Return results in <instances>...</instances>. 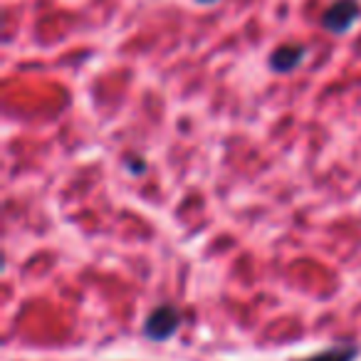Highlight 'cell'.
<instances>
[{
	"mask_svg": "<svg viewBox=\"0 0 361 361\" xmlns=\"http://www.w3.org/2000/svg\"><path fill=\"white\" fill-rule=\"evenodd\" d=\"M356 356L354 349H331V351H324L319 356H312V359H305V361H351Z\"/></svg>",
	"mask_w": 361,
	"mask_h": 361,
	"instance_id": "2",
	"label": "cell"
},
{
	"mask_svg": "<svg viewBox=\"0 0 361 361\" xmlns=\"http://www.w3.org/2000/svg\"><path fill=\"white\" fill-rule=\"evenodd\" d=\"M176 324H178V319H176V314L171 310H161L156 312L154 317H151L149 322H146V334L151 336V339L161 341V339H169L171 334H173Z\"/></svg>",
	"mask_w": 361,
	"mask_h": 361,
	"instance_id": "1",
	"label": "cell"
}]
</instances>
